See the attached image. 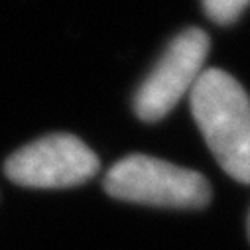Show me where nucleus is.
Instances as JSON below:
<instances>
[{
  "label": "nucleus",
  "instance_id": "nucleus-4",
  "mask_svg": "<svg viewBox=\"0 0 250 250\" xmlns=\"http://www.w3.org/2000/svg\"><path fill=\"white\" fill-rule=\"evenodd\" d=\"M4 171L24 187L61 189L91 179L99 171V158L73 134H49L14 152Z\"/></svg>",
  "mask_w": 250,
  "mask_h": 250
},
{
  "label": "nucleus",
  "instance_id": "nucleus-1",
  "mask_svg": "<svg viewBox=\"0 0 250 250\" xmlns=\"http://www.w3.org/2000/svg\"><path fill=\"white\" fill-rule=\"evenodd\" d=\"M191 112L219 166L250 183V97L223 69H205L189 91Z\"/></svg>",
  "mask_w": 250,
  "mask_h": 250
},
{
  "label": "nucleus",
  "instance_id": "nucleus-2",
  "mask_svg": "<svg viewBox=\"0 0 250 250\" xmlns=\"http://www.w3.org/2000/svg\"><path fill=\"white\" fill-rule=\"evenodd\" d=\"M104 189L114 199L154 207L199 209L211 201L201 173L144 154L116 162L104 177Z\"/></svg>",
  "mask_w": 250,
  "mask_h": 250
},
{
  "label": "nucleus",
  "instance_id": "nucleus-3",
  "mask_svg": "<svg viewBox=\"0 0 250 250\" xmlns=\"http://www.w3.org/2000/svg\"><path fill=\"white\" fill-rule=\"evenodd\" d=\"M209 47V36L199 28H187L177 34L134 97L138 118L144 122L164 118L187 91H191L203 73Z\"/></svg>",
  "mask_w": 250,
  "mask_h": 250
},
{
  "label": "nucleus",
  "instance_id": "nucleus-5",
  "mask_svg": "<svg viewBox=\"0 0 250 250\" xmlns=\"http://www.w3.org/2000/svg\"><path fill=\"white\" fill-rule=\"evenodd\" d=\"M248 4L250 0H203L207 16L217 24H232Z\"/></svg>",
  "mask_w": 250,
  "mask_h": 250
},
{
  "label": "nucleus",
  "instance_id": "nucleus-6",
  "mask_svg": "<svg viewBox=\"0 0 250 250\" xmlns=\"http://www.w3.org/2000/svg\"><path fill=\"white\" fill-rule=\"evenodd\" d=\"M248 236H250V215H248Z\"/></svg>",
  "mask_w": 250,
  "mask_h": 250
}]
</instances>
